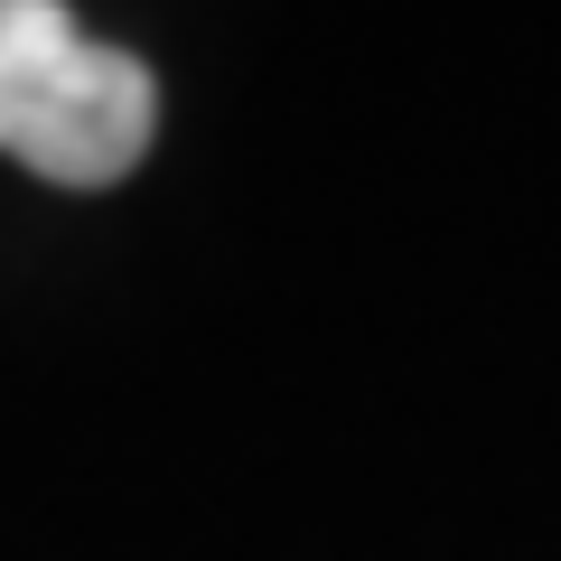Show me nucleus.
I'll use <instances>...</instances> for the list:
<instances>
[{
  "label": "nucleus",
  "mask_w": 561,
  "mask_h": 561,
  "mask_svg": "<svg viewBox=\"0 0 561 561\" xmlns=\"http://www.w3.org/2000/svg\"><path fill=\"white\" fill-rule=\"evenodd\" d=\"M160 122L150 66L94 47L66 0H0V150L28 179L113 187L140 169Z\"/></svg>",
  "instance_id": "nucleus-1"
}]
</instances>
